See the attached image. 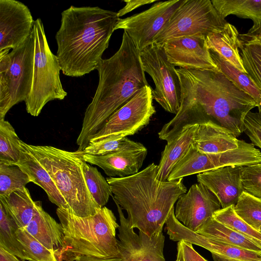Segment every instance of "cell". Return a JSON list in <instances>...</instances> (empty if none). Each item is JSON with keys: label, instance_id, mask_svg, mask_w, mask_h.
Returning a JSON list of instances; mask_svg holds the SVG:
<instances>
[{"label": "cell", "instance_id": "1", "mask_svg": "<svg viewBox=\"0 0 261 261\" xmlns=\"http://www.w3.org/2000/svg\"><path fill=\"white\" fill-rule=\"evenodd\" d=\"M181 86L179 109L158 135L171 142L189 125L211 122L231 132L244 133V120L257 107L254 100L239 89L220 71L176 69Z\"/></svg>", "mask_w": 261, "mask_h": 261}, {"label": "cell", "instance_id": "2", "mask_svg": "<svg viewBox=\"0 0 261 261\" xmlns=\"http://www.w3.org/2000/svg\"><path fill=\"white\" fill-rule=\"evenodd\" d=\"M96 70L98 84L84 114L76 140L77 151L83 150L88 145L111 115L143 88L149 85L142 66L140 51L125 31L119 49L110 58L101 59Z\"/></svg>", "mask_w": 261, "mask_h": 261}, {"label": "cell", "instance_id": "3", "mask_svg": "<svg viewBox=\"0 0 261 261\" xmlns=\"http://www.w3.org/2000/svg\"><path fill=\"white\" fill-rule=\"evenodd\" d=\"M120 19L117 12L98 7L71 6L64 10L55 36L63 74L80 77L96 70Z\"/></svg>", "mask_w": 261, "mask_h": 261}, {"label": "cell", "instance_id": "4", "mask_svg": "<svg viewBox=\"0 0 261 261\" xmlns=\"http://www.w3.org/2000/svg\"><path fill=\"white\" fill-rule=\"evenodd\" d=\"M157 170L153 163L134 175L106 178L115 204L126 212L130 227L150 238L162 232L174 204L187 192L183 178L161 181Z\"/></svg>", "mask_w": 261, "mask_h": 261}, {"label": "cell", "instance_id": "5", "mask_svg": "<svg viewBox=\"0 0 261 261\" xmlns=\"http://www.w3.org/2000/svg\"><path fill=\"white\" fill-rule=\"evenodd\" d=\"M56 213L64 233L63 247L56 254L58 261H74L81 256L101 258L120 256L116 238L119 225L111 210L103 206L86 217L59 207Z\"/></svg>", "mask_w": 261, "mask_h": 261}, {"label": "cell", "instance_id": "6", "mask_svg": "<svg viewBox=\"0 0 261 261\" xmlns=\"http://www.w3.org/2000/svg\"><path fill=\"white\" fill-rule=\"evenodd\" d=\"M27 146L54 180L69 207L67 212L86 217L95 215L101 208L88 188L80 156L52 146Z\"/></svg>", "mask_w": 261, "mask_h": 261}, {"label": "cell", "instance_id": "7", "mask_svg": "<svg viewBox=\"0 0 261 261\" xmlns=\"http://www.w3.org/2000/svg\"><path fill=\"white\" fill-rule=\"evenodd\" d=\"M33 32L35 42L33 82L30 93L24 102L28 113L36 117L47 102L63 100L67 93L60 80L59 61L50 50L39 18L35 21Z\"/></svg>", "mask_w": 261, "mask_h": 261}, {"label": "cell", "instance_id": "8", "mask_svg": "<svg viewBox=\"0 0 261 261\" xmlns=\"http://www.w3.org/2000/svg\"><path fill=\"white\" fill-rule=\"evenodd\" d=\"M0 51V119L14 106L25 101L32 88L35 55L33 32L24 43Z\"/></svg>", "mask_w": 261, "mask_h": 261}, {"label": "cell", "instance_id": "9", "mask_svg": "<svg viewBox=\"0 0 261 261\" xmlns=\"http://www.w3.org/2000/svg\"><path fill=\"white\" fill-rule=\"evenodd\" d=\"M227 22L210 0H186L158 35L154 43L162 46L172 39L204 36L222 31Z\"/></svg>", "mask_w": 261, "mask_h": 261}, {"label": "cell", "instance_id": "10", "mask_svg": "<svg viewBox=\"0 0 261 261\" xmlns=\"http://www.w3.org/2000/svg\"><path fill=\"white\" fill-rule=\"evenodd\" d=\"M143 70L153 79V99L166 111L176 114L181 101V86L175 66L168 60L162 46L155 43L140 51Z\"/></svg>", "mask_w": 261, "mask_h": 261}, {"label": "cell", "instance_id": "11", "mask_svg": "<svg viewBox=\"0 0 261 261\" xmlns=\"http://www.w3.org/2000/svg\"><path fill=\"white\" fill-rule=\"evenodd\" d=\"M151 87L146 86L116 111L89 143L102 139L121 138L134 135L146 126L155 113Z\"/></svg>", "mask_w": 261, "mask_h": 261}, {"label": "cell", "instance_id": "12", "mask_svg": "<svg viewBox=\"0 0 261 261\" xmlns=\"http://www.w3.org/2000/svg\"><path fill=\"white\" fill-rule=\"evenodd\" d=\"M186 0L159 2L148 9L125 18L120 19L114 31L123 30L141 51L154 43L158 35Z\"/></svg>", "mask_w": 261, "mask_h": 261}, {"label": "cell", "instance_id": "13", "mask_svg": "<svg viewBox=\"0 0 261 261\" xmlns=\"http://www.w3.org/2000/svg\"><path fill=\"white\" fill-rule=\"evenodd\" d=\"M165 224L170 240L185 241L201 247L211 253L214 261H261V252L218 241L188 229L175 218L174 207Z\"/></svg>", "mask_w": 261, "mask_h": 261}, {"label": "cell", "instance_id": "14", "mask_svg": "<svg viewBox=\"0 0 261 261\" xmlns=\"http://www.w3.org/2000/svg\"><path fill=\"white\" fill-rule=\"evenodd\" d=\"M120 225L118 246L121 261H165L163 250L165 237L162 232L150 238L130 228L121 207L116 204Z\"/></svg>", "mask_w": 261, "mask_h": 261}, {"label": "cell", "instance_id": "15", "mask_svg": "<svg viewBox=\"0 0 261 261\" xmlns=\"http://www.w3.org/2000/svg\"><path fill=\"white\" fill-rule=\"evenodd\" d=\"M221 208V204L214 194L198 182L192 185L188 192L178 198L174 215L185 227L196 232Z\"/></svg>", "mask_w": 261, "mask_h": 261}, {"label": "cell", "instance_id": "16", "mask_svg": "<svg viewBox=\"0 0 261 261\" xmlns=\"http://www.w3.org/2000/svg\"><path fill=\"white\" fill-rule=\"evenodd\" d=\"M31 11L16 0H0V51L20 46L33 32Z\"/></svg>", "mask_w": 261, "mask_h": 261}, {"label": "cell", "instance_id": "17", "mask_svg": "<svg viewBox=\"0 0 261 261\" xmlns=\"http://www.w3.org/2000/svg\"><path fill=\"white\" fill-rule=\"evenodd\" d=\"M162 46L168 61L175 67L219 71L211 56L206 37L176 38L165 42Z\"/></svg>", "mask_w": 261, "mask_h": 261}, {"label": "cell", "instance_id": "18", "mask_svg": "<svg viewBox=\"0 0 261 261\" xmlns=\"http://www.w3.org/2000/svg\"><path fill=\"white\" fill-rule=\"evenodd\" d=\"M243 167L229 166L205 171L197 174V181L214 194L222 208L234 205L243 192Z\"/></svg>", "mask_w": 261, "mask_h": 261}, {"label": "cell", "instance_id": "19", "mask_svg": "<svg viewBox=\"0 0 261 261\" xmlns=\"http://www.w3.org/2000/svg\"><path fill=\"white\" fill-rule=\"evenodd\" d=\"M239 162V155L236 149L217 153H206L199 151L192 144L175 166L167 180H175L223 167L237 166Z\"/></svg>", "mask_w": 261, "mask_h": 261}, {"label": "cell", "instance_id": "20", "mask_svg": "<svg viewBox=\"0 0 261 261\" xmlns=\"http://www.w3.org/2000/svg\"><path fill=\"white\" fill-rule=\"evenodd\" d=\"M147 154L146 148L122 150L103 155L76 154L87 163L101 168L109 177H125L139 172Z\"/></svg>", "mask_w": 261, "mask_h": 261}, {"label": "cell", "instance_id": "21", "mask_svg": "<svg viewBox=\"0 0 261 261\" xmlns=\"http://www.w3.org/2000/svg\"><path fill=\"white\" fill-rule=\"evenodd\" d=\"M219 15L225 19L229 15L252 20L253 26L246 34H239L241 42L261 38V0H212Z\"/></svg>", "mask_w": 261, "mask_h": 261}, {"label": "cell", "instance_id": "22", "mask_svg": "<svg viewBox=\"0 0 261 261\" xmlns=\"http://www.w3.org/2000/svg\"><path fill=\"white\" fill-rule=\"evenodd\" d=\"M20 158L16 165L29 175L32 182L43 189L50 202L59 208L68 211L65 200L48 171L31 152L26 143L20 140Z\"/></svg>", "mask_w": 261, "mask_h": 261}, {"label": "cell", "instance_id": "23", "mask_svg": "<svg viewBox=\"0 0 261 261\" xmlns=\"http://www.w3.org/2000/svg\"><path fill=\"white\" fill-rule=\"evenodd\" d=\"M239 140L230 130L211 122L199 124L193 145L199 151L217 153L239 147Z\"/></svg>", "mask_w": 261, "mask_h": 261}, {"label": "cell", "instance_id": "24", "mask_svg": "<svg viewBox=\"0 0 261 261\" xmlns=\"http://www.w3.org/2000/svg\"><path fill=\"white\" fill-rule=\"evenodd\" d=\"M199 124L189 125L171 142L167 143L158 165L156 179L167 181L172 170L194 143Z\"/></svg>", "mask_w": 261, "mask_h": 261}, {"label": "cell", "instance_id": "25", "mask_svg": "<svg viewBox=\"0 0 261 261\" xmlns=\"http://www.w3.org/2000/svg\"><path fill=\"white\" fill-rule=\"evenodd\" d=\"M24 229L54 252L55 255L63 247L64 233L62 227L43 209L42 203Z\"/></svg>", "mask_w": 261, "mask_h": 261}, {"label": "cell", "instance_id": "26", "mask_svg": "<svg viewBox=\"0 0 261 261\" xmlns=\"http://www.w3.org/2000/svg\"><path fill=\"white\" fill-rule=\"evenodd\" d=\"M239 35L237 28L227 22L222 31L208 35L206 40L210 50L217 53L239 71L246 73L239 51L241 41Z\"/></svg>", "mask_w": 261, "mask_h": 261}, {"label": "cell", "instance_id": "27", "mask_svg": "<svg viewBox=\"0 0 261 261\" xmlns=\"http://www.w3.org/2000/svg\"><path fill=\"white\" fill-rule=\"evenodd\" d=\"M196 232L218 241L246 250L261 252L259 244L213 217L208 219Z\"/></svg>", "mask_w": 261, "mask_h": 261}, {"label": "cell", "instance_id": "28", "mask_svg": "<svg viewBox=\"0 0 261 261\" xmlns=\"http://www.w3.org/2000/svg\"><path fill=\"white\" fill-rule=\"evenodd\" d=\"M0 202L15 221L19 228L24 229L35 215L40 201L33 200L28 188L17 191L5 197Z\"/></svg>", "mask_w": 261, "mask_h": 261}, {"label": "cell", "instance_id": "29", "mask_svg": "<svg viewBox=\"0 0 261 261\" xmlns=\"http://www.w3.org/2000/svg\"><path fill=\"white\" fill-rule=\"evenodd\" d=\"M210 50L211 56L219 71L239 89L248 94L256 102L261 112V91L247 73L242 72L224 60L217 53Z\"/></svg>", "mask_w": 261, "mask_h": 261}, {"label": "cell", "instance_id": "30", "mask_svg": "<svg viewBox=\"0 0 261 261\" xmlns=\"http://www.w3.org/2000/svg\"><path fill=\"white\" fill-rule=\"evenodd\" d=\"M18 228L14 219L0 202V247L23 261L29 260L24 248L17 237Z\"/></svg>", "mask_w": 261, "mask_h": 261}, {"label": "cell", "instance_id": "31", "mask_svg": "<svg viewBox=\"0 0 261 261\" xmlns=\"http://www.w3.org/2000/svg\"><path fill=\"white\" fill-rule=\"evenodd\" d=\"M146 148L142 143L132 141L126 137L121 138L107 137L90 143L83 150L74 152L78 155H103L122 150H139Z\"/></svg>", "mask_w": 261, "mask_h": 261}, {"label": "cell", "instance_id": "32", "mask_svg": "<svg viewBox=\"0 0 261 261\" xmlns=\"http://www.w3.org/2000/svg\"><path fill=\"white\" fill-rule=\"evenodd\" d=\"M20 140L10 123L5 119H0V163H18L20 158Z\"/></svg>", "mask_w": 261, "mask_h": 261}, {"label": "cell", "instance_id": "33", "mask_svg": "<svg viewBox=\"0 0 261 261\" xmlns=\"http://www.w3.org/2000/svg\"><path fill=\"white\" fill-rule=\"evenodd\" d=\"M83 173L88 188L100 207L107 203L110 196H113L111 187L96 167L89 164L82 159Z\"/></svg>", "mask_w": 261, "mask_h": 261}, {"label": "cell", "instance_id": "34", "mask_svg": "<svg viewBox=\"0 0 261 261\" xmlns=\"http://www.w3.org/2000/svg\"><path fill=\"white\" fill-rule=\"evenodd\" d=\"M31 182L29 175L17 165L0 163V197L23 190Z\"/></svg>", "mask_w": 261, "mask_h": 261}, {"label": "cell", "instance_id": "35", "mask_svg": "<svg viewBox=\"0 0 261 261\" xmlns=\"http://www.w3.org/2000/svg\"><path fill=\"white\" fill-rule=\"evenodd\" d=\"M240 49L246 73L261 91V44L255 41L241 42Z\"/></svg>", "mask_w": 261, "mask_h": 261}, {"label": "cell", "instance_id": "36", "mask_svg": "<svg viewBox=\"0 0 261 261\" xmlns=\"http://www.w3.org/2000/svg\"><path fill=\"white\" fill-rule=\"evenodd\" d=\"M234 205L221 208L215 212L213 218L218 222L236 230L261 246V232L243 221L236 214Z\"/></svg>", "mask_w": 261, "mask_h": 261}, {"label": "cell", "instance_id": "37", "mask_svg": "<svg viewBox=\"0 0 261 261\" xmlns=\"http://www.w3.org/2000/svg\"><path fill=\"white\" fill-rule=\"evenodd\" d=\"M236 214L247 224L259 230L261 226V200L245 192L234 205Z\"/></svg>", "mask_w": 261, "mask_h": 261}, {"label": "cell", "instance_id": "38", "mask_svg": "<svg viewBox=\"0 0 261 261\" xmlns=\"http://www.w3.org/2000/svg\"><path fill=\"white\" fill-rule=\"evenodd\" d=\"M17 237L28 256V261H58L54 252L46 248L25 229L18 228Z\"/></svg>", "mask_w": 261, "mask_h": 261}, {"label": "cell", "instance_id": "39", "mask_svg": "<svg viewBox=\"0 0 261 261\" xmlns=\"http://www.w3.org/2000/svg\"><path fill=\"white\" fill-rule=\"evenodd\" d=\"M241 181L243 192L261 200V162L243 166Z\"/></svg>", "mask_w": 261, "mask_h": 261}, {"label": "cell", "instance_id": "40", "mask_svg": "<svg viewBox=\"0 0 261 261\" xmlns=\"http://www.w3.org/2000/svg\"><path fill=\"white\" fill-rule=\"evenodd\" d=\"M244 133L250 139L251 144L261 149V112L248 113L244 120Z\"/></svg>", "mask_w": 261, "mask_h": 261}, {"label": "cell", "instance_id": "41", "mask_svg": "<svg viewBox=\"0 0 261 261\" xmlns=\"http://www.w3.org/2000/svg\"><path fill=\"white\" fill-rule=\"evenodd\" d=\"M177 250L176 261H207L194 249L191 243L178 241Z\"/></svg>", "mask_w": 261, "mask_h": 261}, {"label": "cell", "instance_id": "42", "mask_svg": "<svg viewBox=\"0 0 261 261\" xmlns=\"http://www.w3.org/2000/svg\"><path fill=\"white\" fill-rule=\"evenodd\" d=\"M126 3L125 6L118 11L117 15L118 17L122 16L138 8L145 5L150 4L157 2L156 0H127L124 1Z\"/></svg>", "mask_w": 261, "mask_h": 261}, {"label": "cell", "instance_id": "43", "mask_svg": "<svg viewBox=\"0 0 261 261\" xmlns=\"http://www.w3.org/2000/svg\"><path fill=\"white\" fill-rule=\"evenodd\" d=\"M121 257L120 256L109 258H101L88 256H81L74 261H121Z\"/></svg>", "mask_w": 261, "mask_h": 261}, {"label": "cell", "instance_id": "44", "mask_svg": "<svg viewBox=\"0 0 261 261\" xmlns=\"http://www.w3.org/2000/svg\"><path fill=\"white\" fill-rule=\"evenodd\" d=\"M0 261H21L16 256L0 247Z\"/></svg>", "mask_w": 261, "mask_h": 261}, {"label": "cell", "instance_id": "45", "mask_svg": "<svg viewBox=\"0 0 261 261\" xmlns=\"http://www.w3.org/2000/svg\"><path fill=\"white\" fill-rule=\"evenodd\" d=\"M254 41H257V42H258V43H259L261 44V38L258 39L256 40H254Z\"/></svg>", "mask_w": 261, "mask_h": 261}, {"label": "cell", "instance_id": "46", "mask_svg": "<svg viewBox=\"0 0 261 261\" xmlns=\"http://www.w3.org/2000/svg\"><path fill=\"white\" fill-rule=\"evenodd\" d=\"M259 231L260 232H261V226H260V227H259Z\"/></svg>", "mask_w": 261, "mask_h": 261}, {"label": "cell", "instance_id": "47", "mask_svg": "<svg viewBox=\"0 0 261 261\" xmlns=\"http://www.w3.org/2000/svg\"><path fill=\"white\" fill-rule=\"evenodd\" d=\"M175 261H176V260H175Z\"/></svg>", "mask_w": 261, "mask_h": 261}]
</instances>
